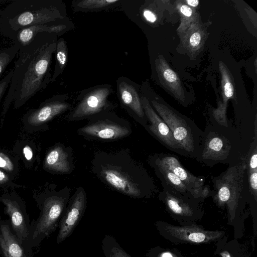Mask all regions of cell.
<instances>
[{
  "label": "cell",
  "mask_w": 257,
  "mask_h": 257,
  "mask_svg": "<svg viewBox=\"0 0 257 257\" xmlns=\"http://www.w3.org/2000/svg\"><path fill=\"white\" fill-rule=\"evenodd\" d=\"M56 36L48 33H38L29 44L20 49L4 102L3 115L13 101L15 108L21 107L51 81Z\"/></svg>",
  "instance_id": "6da1fadb"
},
{
  "label": "cell",
  "mask_w": 257,
  "mask_h": 257,
  "mask_svg": "<svg viewBox=\"0 0 257 257\" xmlns=\"http://www.w3.org/2000/svg\"><path fill=\"white\" fill-rule=\"evenodd\" d=\"M92 171L110 187L132 198H149L156 192L154 182L146 169L124 150L96 153Z\"/></svg>",
  "instance_id": "7a4b0ae2"
},
{
  "label": "cell",
  "mask_w": 257,
  "mask_h": 257,
  "mask_svg": "<svg viewBox=\"0 0 257 257\" xmlns=\"http://www.w3.org/2000/svg\"><path fill=\"white\" fill-rule=\"evenodd\" d=\"M211 180L213 189L210 196L218 208L226 210L228 224L233 227L234 238L238 239L243 235L248 215L246 205L252 214H256L257 201L249 192L245 158L229 165L219 176H212Z\"/></svg>",
  "instance_id": "3957f363"
},
{
  "label": "cell",
  "mask_w": 257,
  "mask_h": 257,
  "mask_svg": "<svg viewBox=\"0 0 257 257\" xmlns=\"http://www.w3.org/2000/svg\"><path fill=\"white\" fill-rule=\"evenodd\" d=\"M250 144L230 122L218 123L210 116L202 136L198 156L195 159L207 166L235 164L245 158Z\"/></svg>",
  "instance_id": "277c9868"
},
{
  "label": "cell",
  "mask_w": 257,
  "mask_h": 257,
  "mask_svg": "<svg viewBox=\"0 0 257 257\" xmlns=\"http://www.w3.org/2000/svg\"><path fill=\"white\" fill-rule=\"evenodd\" d=\"M64 18L56 0H16L0 10V32L12 39L20 30L38 25L56 24Z\"/></svg>",
  "instance_id": "5b68a950"
},
{
  "label": "cell",
  "mask_w": 257,
  "mask_h": 257,
  "mask_svg": "<svg viewBox=\"0 0 257 257\" xmlns=\"http://www.w3.org/2000/svg\"><path fill=\"white\" fill-rule=\"evenodd\" d=\"M148 100L167 124L175 140L184 151L186 157L196 159L199 154L203 131L185 115L156 99Z\"/></svg>",
  "instance_id": "8992f818"
},
{
  "label": "cell",
  "mask_w": 257,
  "mask_h": 257,
  "mask_svg": "<svg viewBox=\"0 0 257 257\" xmlns=\"http://www.w3.org/2000/svg\"><path fill=\"white\" fill-rule=\"evenodd\" d=\"M70 191L65 187L59 193L49 195L40 203L41 212L33 220L24 245L33 248L40 245L42 241L54 232L66 208L70 199Z\"/></svg>",
  "instance_id": "52a82bcc"
},
{
  "label": "cell",
  "mask_w": 257,
  "mask_h": 257,
  "mask_svg": "<svg viewBox=\"0 0 257 257\" xmlns=\"http://www.w3.org/2000/svg\"><path fill=\"white\" fill-rule=\"evenodd\" d=\"M113 92V88L109 84H99L81 90L67 119L75 121L89 119L101 112L111 111L115 107L109 99Z\"/></svg>",
  "instance_id": "ba28073f"
},
{
  "label": "cell",
  "mask_w": 257,
  "mask_h": 257,
  "mask_svg": "<svg viewBox=\"0 0 257 257\" xmlns=\"http://www.w3.org/2000/svg\"><path fill=\"white\" fill-rule=\"evenodd\" d=\"M155 225L161 236L176 244H209L226 235L224 231L207 230L196 223L176 225L159 220Z\"/></svg>",
  "instance_id": "9c48e42d"
},
{
  "label": "cell",
  "mask_w": 257,
  "mask_h": 257,
  "mask_svg": "<svg viewBox=\"0 0 257 257\" xmlns=\"http://www.w3.org/2000/svg\"><path fill=\"white\" fill-rule=\"evenodd\" d=\"M79 135L90 139L115 140L130 135L132 128L128 121L111 111L98 113L88 123L77 130Z\"/></svg>",
  "instance_id": "30bf717a"
},
{
  "label": "cell",
  "mask_w": 257,
  "mask_h": 257,
  "mask_svg": "<svg viewBox=\"0 0 257 257\" xmlns=\"http://www.w3.org/2000/svg\"><path fill=\"white\" fill-rule=\"evenodd\" d=\"M158 197L170 216L180 225L196 223L204 216L201 203L166 187L163 186Z\"/></svg>",
  "instance_id": "8fae6325"
},
{
  "label": "cell",
  "mask_w": 257,
  "mask_h": 257,
  "mask_svg": "<svg viewBox=\"0 0 257 257\" xmlns=\"http://www.w3.org/2000/svg\"><path fill=\"white\" fill-rule=\"evenodd\" d=\"M150 156L173 172L186 186L199 203H202L210 196L211 190L208 185H204L205 178L192 174L182 165L177 156L163 153Z\"/></svg>",
  "instance_id": "7c38bea8"
},
{
  "label": "cell",
  "mask_w": 257,
  "mask_h": 257,
  "mask_svg": "<svg viewBox=\"0 0 257 257\" xmlns=\"http://www.w3.org/2000/svg\"><path fill=\"white\" fill-rule=\"evenodd\" d=\"M141 87L131 79L120 76L116 80V94L122 108L144 127L148 122L141 102Z\"/></svg>",
  "instance_id": "4fadbf2b"
},
{
  "label": "cell",
  "mask_w": 257,
  "mask_h": 257,
  "mask_svg": "<svg viewBox=\"0 0 257 257\" xmlns=\"http://www.w3.org/2000/svg\"><path fill=\"white\" fill-rule=\"evenodd\" d=\"M86 204V193L82 187H79L70 198L59 221L56 238L58 244L65 241L72 234L83 216Z\"/></svg>",
  "instance_id": "5bb4252c"
},
{
  "label": "cell",
  "mask_w": 257,
  "mask_h": 257,
  "mask_svg": "<svg viewBox=\"0 0 257 257\" xmlns=\"http://www.w3.org/2000/svg\"><path fill=\"white\" fill-rule=\"evenodd\" d=\"M141 102L148 122L145 129L165 147L177 154L186 157L184 151L175 140L167 124L144 95H141Z\"/></svg>",
  "instance_id": "9a60e30c"
},
{
  "label": "cell",
  "mask_w": 257,
  "mask_h": 257,
  "mask_svg": "<svg viewBox=\"0 0 257 257\" xmlns=\"http://www.w3.org/2000/svg\"><path fill=\"white\" fill-rule=\"evenodd\" d=\"M67 94H57L43 102L40 106L31 110L26 115L29 124L39 126L44 124L56 116L70 109L72 104Z\"/></svg>",
  "instance_id": "2e32d148"
},
{
  "label": "cell",
  "mask_w": 257,
  "mask_h": 257,
  "mask_svg": "<svg viewBox=\"0 0 257 257\" xmlns=\"http://www.w3.org/2000/svg\"><path fill=\"white\" fill-rule=\"evenodd\" d=\"M0 254L2 257H33V248L26 246L12 230L10 221L0 216Z\"/></svg>",
  "instance_id": "e0dca14e"
},
{
  "label": "cell",
  "mask_w": 257,
  "mask_h": 257,
  "mask_svg": "<svg viewBox=\"0 0 257 257\" xmlns=\"http://www.w3.org/2000/svg\"><path fill=\"white\" fill-rule=\"evenodd\" d=\"M0 201L5 205V213L10 217L12 230L24 244L26 241L30 221L23 205L10 198H2Z\"/></svg>",
  "instance_id": "ac0fdd59"
},
{
  "label": "cell",
  "mask_w": 257,
  "mask_h": 257,
  "mask_svg": "<svg viewBox=\"0 0 257 257\" xmlns=\"http://www.w3.org/2000/svg\"><path fill=\"white\" fill-rule=\"evenodd\" d=\"M44 167L55 173L70 174L74 169L71 150L62 145L55 146L47 154Z\"/></svg>",
  "instance_id": "d6986e66"
},
{
  "label": "cell",
  "mask_w": 257,
  "mask_h": 257,
  "mask_svg": "<svg viewBox=\"0 0 257 257\" xmlns=\"http://www.w3.org/2000/svg\"><path fill=\"white\" fill-rule=\"evenodd\" d=\"M148 162L160 180L162 186L166 187L184 196L195 200L186 186L170 170L150 156L149 157Z\"/></svg>",
  "instance_id": "ffe728a7"
},
{
  "label": "cell",
  "mask_w": 257,
  "mask_h": 257,
  "mask_svg": "<svg viewBox=\"0 0 257 257\" xmlns=\"http://www.w3.org/2000/svg\"><path fill=\"white\" fill-rule=\"evenodd\" d=\"M245 162L249 192L257 201V133L252 138Z\"/></svg>",
  "instance_id": "44dd1931"
},
{
  "label": "cell",
  "mask_w": 257,
  "mask_h": 257,
  "mask_svg": "<svg viewBox=\"0 0 257 257\" xmlns=\"http://www.w3.org/2000/svg\"><path fill=\"white\" fill-rule=\"evenodd\" d=\"M214 255L219 257H250L247 247L240 243L237 239H229L225 235L216 242Z\"/></svg>",
  "instance_id": "7402d4cb"
},
{
  "label": "cell",
  "mask_w": 257,
  "mask_h": 257,
  "mask_svg": "<svg viewBox=\"0 0 257 257\" xmlns=\"http://www.w3.org/2000/svg\"><path fill=\"white\" fill-rule=\"evenodd\" d=\"M55 53V64L51 82L62 74L67 63L68 51L66 42L64 39L60 38L56 42Z\"/></svg>",
  "instance_id": "603a6c76"
},
{
  "label": "cell",
  "mask_w": 257,
  "mask_h": 257,
  "mask_svg": "<svg viewBox=\"0 0 257 257\" xmlns=\"http://www.w3.org/2000/svg\"><path fill=\"white\" fill-rule=\"evenodd\" d=\"M119 0H78L72 3V7L75 12L99 11L114 6Z\"/></svg>",
  "instance_id": "cb8c5ba5"
},
{
  "label": "cell",
  "mask_w": 257,
  "mask_h": 257,
  "mask_svg": "<svg viewBox=\"0 0 257 257\" xmlns=\"http://www.w3.org/2000/svg\"><path fill=\"white\" fill-rule=\"evenodd\" d=\"M101 247L105 257H132L117 242L114 237L106 234L101 241Z\"/></svg>",
  "instance_id": "d4e9b609"
},
{
  "label": "cell",
  "mask_w": 257,
  "mask_h": 257,
  "mask_svg": "<svg viewBox=\"0 0 257 257\" xmlns=\"http://www.w3.org/2000/svg\"><path fill=\"white\" fill-rule=\"evenodd\" d=\"M19 50L20 47L14 44L11 47L0 50V76L16 56Z\"/></svg>",
  "instance_id": "484cf974"
},
{
  "label": "cell",
  "mask_w": 257,
  "mask_h": 257,
  "mask_svg": "<svg viewBox=\"0 0 257 257\" xmlns=\"http://www.w3.org/2000/svg\"><path fill=\"white\" fill-rule=\"evenodd\" d=\"M146 257H186L174 248L156 246L150 248L146 253Z\"/></svg>",
  "instance_id": "4316f807"
},
{
  "label": "cell",
  "mask_w": 257,
  "mask_h": 257,
  "mask_svg": "<svg viewBox=\"0 0 257 257\" xmlns=\"http://www.w3.org/2000/svg\"><path fill=\"white\" fill-rule=\"evenodd\" d=\"M13 72L14 68L11 69L6 76L0 80V101L10 85Z\"/></svg>",
  "instance_id": "83f0119b"
},
{
  "label": "cell",
  "mask_w": 257,
  "mask_h": 257,
  "mask_svg": "<svg viewBox=\"0 0 257 257\" xmlns=\"http://www.w3.org/2000/svg\"><path fill=\"white\" fill-rule=\"evenodd\" d=\"M0 168L9 172H12L14 170V165L10 159L1 152H0Z\"/></svg>",
  "instance_id": "f1b7e54d"
},
{
  "label": "cell",
  "mask_w": 257,
  "mask_h": 257,
  "mask_svg": "<svg viewBox=\"0 0 257 257\" xmlns=\"http://www.w3.org/2000/svg\"><path fill=\"white\" fill-rule=\"evenodd\" d=\"M163 76L165 79L170 83H176L177 81V75L170 68H166L164 70Z\"/></svg>",
  "instance_id": "f546056e"
},
{
  "label": "cell",
  "mask_w": 257,
  "mask_h": 257,
  "mask_svg": "<svg viewBox=\"0 0 257 257\" xmlns=\"http://www.w3.org/2000/svg\"><path fill=\"white\" fill-rule=\"evenodd\" d=\"M224 92L227 98H230L233 94V88L231 83L226 79L224 80Z\"/></svg>",
  "instance_id": "4dcf8cb0"
},
{
  "label": "cell",
  "mask_w": 257,
  "mask_h": 257,
  "mask_svg": "<svg viewBox=\"0 0 257 257\" xmlns=\"http://www.w3.org/2000/svg\"><path fill=\"white\" fill-rule=\"evenodd\" d=\"M143 15L145 19L149 22L153 23L157 19L156 15L152 11L146 9L143 12Z\"/></svg>",
  "instance_id": "1f68e13d"
},
{
  "label": "cell",
  "mask_w": 257,
  "mask_h": 257,
  "mask_svg": "<svg viewBox=\"0 0 257 257\" xmlns=\"http://www.w3.org/2000/svg\"><path fill=\"white\" fill-rule=\"evenodd\" d=\"M201 36L198 32L193 33L190 38V45L194 47L198 46L200 43Z\"/></svg>",
  "instance_id": "d6a6232c"
},
{
  "label": "cell",
  "mask_w": 257,
  "mask_h": 257,
  "mask_svg": "<svg viewBox=\"0 0 257 257\" xmlns=\"http://www.w3.org/2000/svg\"><path fill=\"white\" fill-rule=\"evenodd\" d=\"M181 13L186 17H190L192 14V9L186 5H182L180 8Z\"/></svg>",
  "instance_id": "836d02e7"
},
{
  "label": "cell",
  "mask_w": 257,
  "mask_h": 257,
  "mask_svg": "<svg viewBox=\"0 0 257 257\" xmlns=\"http://www.w3.org/2000/svg\"><path fill=\"white\" fill-rule=\"evenodd\" d=\"M24 154H25V157L26 159L28 160H30L32 159L33 157V152L31 148L28 146H26L23 149Z\"/></svg>",
  "instance_id": "e575fe53"
},
{
  "label": "cell",
  "mask_w": 257,
  "mask_h": 257,
  "mask_svg": "<svg viewBox=\"0 0 257 257\" xmlns=\"http://www.w3.org/2000/svg\"><path fill=\"white\" fill-rule=\"evenodd\" d=\"M9 180V177L3 171L0 170V184L7 182Z\"/></svg>",
  "instance_id": "d590c367"
},
{
  "label": "cell",
  "mask_w": 257,
  "mask_h": 257,
  "mask_svg": "<svg viewBox=\"0 0 257 257\" xmlns=\"http://www.w3.org/2000/svg\"><path fill=\"white\" fill-rule=\"evenodd\" d=\"M186 2L189 6L196 7L198 5L199 1L198 0H187Z\"/></svg>",
  "instance_id": "8d00e7d4"
}]
</instances>
